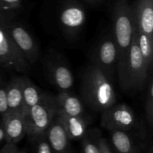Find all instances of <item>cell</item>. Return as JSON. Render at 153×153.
I'll return each instance as SVG.
<instances>
[{"label": "cell", "instance_id": "obj_7", "mask_svg": "<svg viewBox=\"0 0 153 153\" xmlns=\"http://www.w3.org/2000/svg\"><path fill=\"white\" fill-rule=\"evenodd\" d=\"M119 60V49L113 34L102 36L90 53L91 64L101 70L109 79H113Z\"/></svg>", "mask_w": 153, "mask_h": 153}, {"label": "cell", "instance_id": "obj_16", "mask_svg": "<svg viewBox=\"0 0 153 153\" xmlns=\"http://www.w3.org/2000/svg\"><path fill=\"white\" fill-rule=\"evenodd\" d=\"M131 5L137 29L153 37V0H136Z\"/></svg>", "mask_w": 153, "mask_h": 153}, {"label": "cell", "instance_id": "obj_22", "mask_svg": "<svg viewBox=\"0 0 153 153\" xmlns=\"http://www.w3.org/2000/svg\"><path fill=\"white\" fill-rule=\"evenodd\" d=\"M146 86L147 89L145 101V113L148 125L150 129H152L153 125V80L152 76L148 79Z\"/></svg>", "mask_w": 153, "mask_h": 153}, {"label": "cell", "instance_id": "obj_23", "mask_svg": "<svg viewBox=\"0 0 153 153\" xmlns=\"http://www.w3.org/2000/svg\"><path fill=\"white\" fill-rule=\"evenodd\" d=\"M7 83L4 82L2 76L0 75V116L3 117L9 113L6 92Z\"/></svg>", "mask_w": 153, "mask_h": 153}, {"label": "cell", "instance_id": "obj_5", "mask_svg": "<svg viewBox=\"0 0 153 153\" xmlns=\"http://www.w3.org/2000/svg\"><path fill=\"white\" fill-rule=\"evenodd\" d=\"M53 95L49 94L43 101L32 106L24 114L26 136L31 142L46 134L56 112L52 101Z\"/></svg>", "mask_w": 153, "mask_h": 153}, {"label": "cell", "instance_id": "obj_15", "mask_svg": "<svg viewBox=\"0 0 153 153\" xmlns=\"http://www.w3.org/2000/svg\"><path fill=\"white\" fill-rule=\"evenodd\" d=\"M56 116L64 126L70 140H81L89 129L91 123V117L87 114L68 116L56 114Z\"/></svg>", "mask_w": 153, "mask_h": 153}, {"label": "cell", "instance_id": "obj_20", "mask_svg": "<svg viewBox=\"0 0 153 153\" xmlns=\"http://www.w3.org/2000/svg\"><path fill=\"white\" fill-rule=\"evenodd\" d=\"M101 131L98 128H89L81 139L82 153H100Z\"/></svg>", "mask_w": 153, "mask_h": 153}, {"label": "cell", "instance_id": "obj_9", "mask_svg": "<svg viewBox=\"0 0 153 153\" xmlns=\"http://www.w3.org/2000/svg\"><path fill=\"white\" fill-rule=\"evenodd\" d=\"M86 11L78 0H65L58 13L59 25L63 32L74 38L83 29L86 22Z\"/></svg>", "mask_w": 153, "mask_h": 153}, {"label": "cell", "instance_id": "obj_17", "mask_svg": "<svg viewBox=\"0 0 153 153\" xmlns=\"http://www.w3.org/2000/svg\"><path fill=\"white\" fill-rule=\"evenodd\" d=\"M23 76H13L7 83V101L9 112L23 114Z\"/></svg>", "mask_w": 153, "mask_h": 153}, {"label": "cell", "instance_id": "obj_26", "mask_svg": "<svg viewBox=\"0 0 153 153\" xmlns=\"http://www.w3.org/2000/svg\"><path fill=\"white\" fill-rule=\"evenodd\" d=\"M100 153H114L111 147L108 140L102 136L100 139Z\"/></svg>", "mask_w": 153, "mask_h": 153}, {"label": "cell", "instance_id": "obj_11", "mask_svg": "<svg viewBox=\"0 0 153 153\" xmlns=\"http://www.w3.org/2000/svg\"><path fill=\"white\" fill-rule=\"evenodd\" d=\"M108 131V142L114 153H143L147 148L146 143L128 131L120 129Z\"/></svg>", "mask_w": 153, "mask_h": 153}, {"label": "cell", "instance_id": "obj_29", "mask_svg": "<svg viewBox=\"0 0 153 153\" xmlns=\"http://www.w3.org/2000/svg\"><path fill=\"white\" fill-rule=\"evenodd\" d=\"M146 153H153V147H152V143H151V144L149 146V147H148L147 152Z\"/></svg>", "mask_w": 153, "mask_h": 153}, {"label": "cell", "instance_id": "obj_14", "mask_svg": "<svg viewBox=\"0 0 153 153\" xmlns=\"http://www.w3.org/2000/svg\"><path fill=\"white\" fill-rule=\"evenodd\" d=\"M5 130V143L17 144L26 136L25 117L22 114L7 113L1 117Z\"/></svg>", "mask_w": 153, "mask_h": 153}, {"label": "cell", "instance_id": "obj_1", "mask_svg": "<svg viewBox=\"0 0 153 153\" xmlns=\"http://www.w3.org/2000/svg\"><path fill=\"white\" fill-rule=\"evenodd\" d=\"M81 94L84 104L96 112H102L117 102L112 80L91 64L82 75Z\"/></svg>", "mask_w": 153, "mask_h": 153}, {"label": "cell", "instance_id": "obj_30", "mask_svg": "<svg viewBox=\"0 0 153 153\" xmlns=\"http://www.w3.org/2000/svg\"><path fill=\"white\" fill-rule=\"evenodd\" d=\"M0 70H1V69H0Z\"/></svg>", "mask_w": 153, "mask_h": 153}, {"label": "cell", "instance_id": "obj_8", "mask_svg": "<svg viewBox=\"0 0 153 153\" xmlns=\"http://www.w3.org/2000/svg\"><path fill=\"white\" fill-rule=\"evenodd\" d=\"M43 68L48 81L58 91H71L74 77L67 61L61 55L51 52L45 57Z\"/></svg>", "mask_w": 153, "mask_h": 153}, {"label": "cell", "instance_id": "obj_28", "mask_svg": "<svg viewBox=\"0 0 153 153\" xmlns=\"http://www.w3.org/2000/svg\"><path fill=\"white\" fill-rule=\"evenodd\" d=\"M85 1H87L88 3H89V4H98V3L102 1L103 0H85Z\"/></svg>", "mask_w": 153, "mask_h": 153}, {"label": "cell", "instance_id": "obj_6", "mask_svg": "<svg viewBox=\"0 0 153 153\" xmlns=\"http://www.w3.org/2000/svg\"><path fill=\"white\" fill-rule=\"evenodd\" d=\"M0 16L10 39L24 59L30 66L35 64L38 60L40 51L38 44L32 34L22 22L16 20V18L7 19L1 15Z\"/></svg>", "mask_w": 153, "mask_h": 153}, {"label": "cell", "instance_id": "obj_10", "mask_svg": "<svg viewBox=\"0 0 153 153\" xmlns=\"http://www.w3.org/2000/svg\"><path fill=\"white\" fill-rule=\"evenodd\" d=\"M30 67L13 44L0 16V69L26 73L29 71Z\"/></svg>", "mask_w": 153, "mask_h": 153}, {"label": "cell", "instance_id": "obj_25", "mask_svg": "<svg viewBox=\"0 0 153 153\" xmlns=\"http://www.w3.org/2000/svg\"><path fill=\"white\" fill-rule=\"evenodd\" d=\"M0 153H25V152L19 149L16 144L5 143L0 149Z\"/></svg>", "mask_w": 153, "mask_h": 153}, {"label": "cell", "instance_id": "obj_21", "mask_svg": "<svg viewBox=\"0 0 153 153\" xmlns=\"http://www.w3.org/2000/svg\"><path fill=\"white\" fill-rule=\"evenodd\" d=\"M23 5V0H0V15L7 19L16 18Z\"/></svg>", "mask_w": 153, "mask_h": 153}, {"label": "cell", "instance_id": "obj_18", "mask_svg": "<svg viewBox=\"0 0 153 153\" xmlns=\"http://www.w3.org/2000/svg\"><path fill=\"white\" fill-rule=\"evenodd\" d=\"M23 115L32 106L41 102L48 97L49 94L44 93L37 86L28 76H23Z\"/></svg>", "mask_w": 153, "mask_h": 153}, {"label": "cell", "instance_id": "obj_12", "mask_svg": "<svg viewBox=\"0 0 153 153\" xmlns=\"http://www.w3.org/2000/svg\"><path fill=\"white\" fill-rule=\"evenodd\" d=\"M56 114L68 116H82L86 114L83 101L71 91H61L52 98Z\"/></svg>", "mask_w": 153, "mask_h": 153}, {"label": "cell", "instance_id": "obj_24", "mask_svg": "<svg viewBox=\"0 0 153 153\" xmlns=\"http://www.w3.org/2000/svg\"><path fill=\"white\" fill-rule=\"evenodd\" d=\"M34 145V153H53L46 134L32 141Z\"/></svg>", "mask_w": 153, "mask_h": 153}, {"label": "cell", "instance_id": "obj_19", "mask_svg": "<svg viewBox=\"0 0 153 153\" xmlns=\"http://www.w3.org/2000/svg\"><path fill=\"white\" fill-rule=\"evenodd\" d=\"M137 39L140 55L151 74L153 66V37H149L137 28Z\"/></svg>", "mask_w": 153, "mask_h": 153}, {"label": "cell", "instance_id": "obj_13", "mask_svg": "<svg viewBox=\"0 0 153 153\" xmlns=\"http://www.w3.org/2000/svg\"><path fill=\"white\" fill-rule=\"evenodd\" d=\"M46 135L53 153H73L70 139L56 114L47 128Z\"/></svg>", "mask_w": 153, "mask_h": 153}, {"label": "cell", "instance_id": "obj_3", "mask_svg": "<svg viewBox=\"0 0 153 153\" xmlns=\"http://www.w3.org/2000/svg\"><path fill=\"white\" fill-rule=\"evenodd\" d=\"M101 114L100 124L103 128L108 131L120 129L128 131L147 144L144 125L129 105L115 103Z\"/></svg>", "mask_w": 153, "mask_h": 153}, {"label": "cell", "instance_id": "obj_27", "mask_svg": "<svg viewBox=\"0 0 153 153\" xmlns=\"http://www.w3.org/2000/svg\"><path fill=\"white\" fill-rule=\"evenodd\" d=\"M5 140V130H4V125L3 119L0 120V143Z\"/></svg>", "mask_w": 153, "mask_h": 153}, {"label": "cell", "instance_id": "obj_4", "mask_svg": "<svg viewBox=\"0 0 153 153\" xmlns=\"http://www.w3.org/2000/svg\"><path fill=\"white\" fill-rule=\"evenodd\" d=\"M111 19V32L119 49L120 60L129 49L136 29L137 24L132 5L127 0H115Z\"/></svg>", "mask_w": 153, "mask_h": 153}, {"label": "cell", "instance_id": "obj_2", "mask_svg": "<svg viewBox=\"0 0 153 153\" xmlns=\"http://www.w3.org/2000/svg\"><path fill=\"white\" fill-rule=\"evenodd\" d=\"M120 88L126 91H140L146 87L151 76L139 50L137 39V25L132 41L126 54L117 65Z\"/></svg>", "mask_w": 153, "mask_h": 153}]
</instances>
